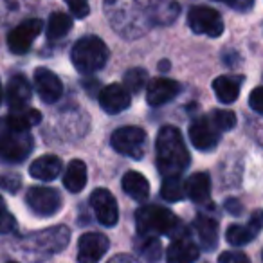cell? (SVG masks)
<instances>
[{
  "label": "cell",
  "instance_id": "8d00e7d4",
  "mask_svg": "<svg viewBox=\"0 0 263 263\" xmlns=\"http://www.w3.org/2000/svg\"><path fill=\"white\" fill-rule=\"evenodd\" d=\"M234 204H236V205H233V202H231V200H227V209H229V211L231 213H234V211H236V215H238V213H241V205H240V202H234Z\"/></svg>",
  "mask_w": 263,
  "mask_h": 263
},
{
  "label": "cell",
  "instance_id": "ffe728a7",
  "mask_svg": "<svg viewBox=\"0 0 263 263\" xmlns=\"http://www.w3.org/2000/svg\"><path fill=\"white\" fill-rule=\"evenodd\" d=\"M184 190L193 202L205 204V202H209V195H211V179L208 173H195L187 179Z\"/></svg>",
  "mask_w": 263,
  "mask_h": 263
},
{
  "label": "cell",
  "instance_id": "cb8c5ba5",
  "mask_svg": "<svg viewBox=\"0 0 263 263\" xmlns=\"http://www.w3.org/2000/svg\"><path fill=\"white\" fill-rule=\"evenodd\" d=\"M213 90H215V96L220 101L226 103V105H231L240 96V83L234 81V78L220 76L213 81Z\"/></svg>",
  "mask_w": 263,
  "mask_h": 263
},
{
  "label": "cell",
  "instance_id": "1f68e13d",
  "mask_svg": "<svg viewBox=\"0 0 263 263\" xmlns=\"http://www.w3.org/2000/svg\"><path fill=\"white\" fill-rule=\"evenodd\" d=\"M20 186H22V179L18 175H15V173H4L2 175L0 173V187L8 190L9 193H16Z\"/></svg>",
  "mask_w": 263,
  "mask_h": 263
},
{
  "label": "cell",
  "instance_id": "7c38bea8",
  "mask_svg": "<svg viewBox=\"0 0 263 263\" xmlns=\"http://www.w3.org/2000/svg\"><path fill=\"white\" fill-rule=\"evenodd\" d=\"M110 240L103 233H85L78 241V261L98 263L108 251Z\"/></svg>",
  "mask_w": 263,
  "mask_h": 263
},
{
  "label": "cell",
  "instance_id": "4fadbf2b",
  "mask_svg": "<svg viewBox=\"0 0 263 263\" xmlns=\"http://www.w3.org/2000/svg\"><path fill=\"white\" fill-rule=\"evenodd\" d=\"M34 85H36L40 99L44 103H49V105L56 103L63 94V85L60 78L52 70L44 69V67L34 70Z\"/></svg>",
  "mask_w": 263,
  "mask_h": 263
},
{
  "label": "cell",
  "instance_id": "4316f807",
  "mask_svg": "<svg viewBox=\"0 0 263 263\" xmlns=\"http://www.w3.org/2000/svg\"><path fill=\"white\" fill-rule=\"evenodd\" d=\"M137 251H139V254L150 263H155L162 256L161 241L155 236H143V240L137 241Z\"/></svg>",
  "mask_w": 263,
  "mask_h": 263
},
{
  "label": "cell",
  "instance_id": "e575fe53",
  "mask_svg": "<svg viewBox=\"0 0 263 263\" xmlns=\"http://www.w3.org/2000/svg\"><path fill=\"white\" fill-rule=\"evenodd\" d=\"M249 105L256 114H263V88L256 87L249 96Z\"/></svg>",
  "mask_w": 263,
  "mask_h": 263
},
{
  "label": "cell",
  "instance_id": "8fae6325",
  "mask_svg": "<svg viewBox=\"0 0 263 263\" xmlns=\"http://www.w3.org/2000/svg\"><path fill=\"white\" fill-rule=\"evenodd\" d=\"M190 139L197 150H215L220 139V130L213 124V121L209 117H198L190 126Z\"/></svg>",
  "mask_w": 263,
  "mask_h": 263
},
{
  "label": "cell",
  "instance_id": "d6a6232c",
  "mask_svg": "<svg viewBox=\"0 0 263 263\" xmlns=\"http://www.w3.org/2000/svg\"><path fill=\"white\" fill-rule=\"evenodd\" d=\"M67 6H69L70 13H72L76 18H85V16L90 13V6H88V0H65Z\"/></svg>",
  "mask_w": 263,
  "mask_h": 263
},
{
  "label": "cell",
  "instance_id": "836d02e7",
  "mask_svg": "<svg viewBox=\"0 0 263 263\" xmlns=\"http://www.w3.org/2000/svg\"><path fill=\"white\" fill-rule=\"evenodd\" d=\"M218 263H251L247 254L243 252H238V251H226L220 254Z\"/></svg>",
  "mask_w": 263,
  "mask_h": 263
},
{
  "label": "cell",
  "instance_id": "603a6c76",
  "mask_svg": "<svg viewBox=\"0 0 263 263\" xmlns=\"http://www.w3.org/2000/svg\"><path fill=\"white\" fill-rule=\"evenodd\" d=\"M87 184V166L80 159L70 161L67 166L65 175H63V186L70 191V193H80Z\"/></svg>",
  "mask_w": 263,
  "mask_h": 263
},
{
  "label": "cell",
  "instance_id": "f35d334b",
  "mask_svg": "<svg viewBox=\"0 0 263 263\" xmlns=\"http://www.w3.org/2000/svg\"><path fill=\"white\" fill-rule=\"evenodd\" d=\"M9 263H16V261H9Z\"/></svg>",
  "mask_w": 263,
  "mask_h": 263
},
{
  "label": "cell",
  "instance_id": "f546056e",
  "mask_svg": "<svg viewBox=\"0 0 263 263\" xmlns=\"http://www.w3.org/2000/svg\"><path fill=\"white\" fill-rule=\"evenodd\" d=\"M11 116L27 128H31L33 124H38L42 121V114L34 108H29V106L24 108V110H20V112H13Z\"/></svg>",
  "mask_w": 263,
  "mask_h": 263
},
{
  "label": "cell",
  "instance_id": "e0dca14e",
  "mask_svg": "<svg viewBox=\"0 0 263 263\" xmlns=\"http://www.w3.org/2000/svg\"><path fill=\"white\" fill-rule=\"evenodd\" d=\"M261 213L254 211L252 218L249 220V223L245 226H240V223H234V226L227 227V233H226V240L229 241L231 245L234 247H240V245H245L249 241H252L258 234L259 227H261Z\"/></svg>",
  "mask_w": 263,
  "mask_h": 263
},
{
  "label": "cell",
  "instance_id": "2e32d148",
  "mask_svg": "<svg viewBox=\"0 0 263 263\" xmlns=\"http://www.w3.org/2000/svg\"><path fill=\"white\" fill-rule=\"evenodd\" d=\"M180 87L177 81L168 80V78H157L154 80L146 88V99L152 106H161L170 103L177 94H179Z\"/></svg>",
  "mask_w": 263,
  "mask_h": 263
},
{
  "label": "cell",
  "instance_id": "4dcf8cb0",
  "mask_svg": "<svg viewBox=\"0 0 263 263\" xmlns=\"http://www.w3.org/2000/svg\"><path fill=\"white\" fill-rule=\"evenodd\" d=\"M15 227H16L15 216H13L11 213L8 211L4 200H2V197H0V234L11 233Z\"/></svg>",
  "mask_w": 263,
  "mask_h": 263
},
{
  "label": "cell",
  "instance_id": "3957f363",
  "mask_svg": "<svg viewBox=\"0 0 263 263\" xmlns=\"http://www.w3.org/2000/svg\"><path fill=\"white\" fill-rule=\"evenodd\" d=\"M108 47L98 36H83L74 44L70 58L81 74H94L108 62Z\"/></svg>",
  "mask_w": 263,
  "mask_h": 263
},
{
  "label": "cell",
  "instance_id": "52a82bcc",
  "mask_svg": "<svg viewBox=\"0 0 263 263\" xmlns=\"http://www.w3.org/2000/svg\"><path fill=\"white\" fill-rule=\"evenodd\" d=\"M187 24L191 31L197 34H205V36L216 38L222 34L223 22L222 16L216 9L208 8V6H195L187 13Z\"/></svg>",
  "mask_w": 263,
  "mask_h": 263
},
{
  "label": "cell",
  "instance_id": "ac0fdd59",
  "mask_svg": "<svg viewBox=\"0 0 263 263\" xmlns=\"http://www.w3.org/2000/svg\"><path fill=\"white\" fill-rule=\"evenodd\" d=\"M198 254H200V251L197 245L182 234L170 243L168 251H166V259H168V263H193L197 261Z\"/></svg>",
  "mask_w": 263,
  "mask_h": 263
},
{
  "label": "cell",
  "instance_id": "7a4b0ae2",
  "mask_svg": "<svg viewBox=\"0 0 263 263\" xmlns=\"http://www.w3.org/2000/svg\"><path fill=\"white\" fill-rule=\"evenodd\" d=\"M33 150L29 128L13 116L0 119V157L9 162H22Z\"/></svg>",
  "mask_w": 263,
  "mask_h": 263
},
{
  "label": "cell",
  "instance_id": "f1b7e54d",
  "mask_svg": "<svg viewBox=\"0 0 263 263\" xmlns=\"http://www.w3.org/2000/svg\"><path fill=\"white\" fill-rule=\"evenodd\" d=\"M209 119L213 121V124H215L220 132L231 130V128H234V124H236V116H234V112H231V110H213Z\"/></svg>",
  "mask_w": 263,
  "mask_h": 263
},
{
  "label": "cell",
  "instance_id": "74e56055",
  "mask_svg": "<svg viewBox=\"0 0 263 263\" xmlns=\"http://www.w3.org/2000/svg\"><path fill=\"white\" fill-rule=\"evenodd\" d=\"M0 103H2V83H0Z\"/></svg>",
  "mask_w": 263,
  "mask_h": 263
},
{
  "label": "cell",
  "instance_id": "ba28073f",
  "mask_svg": "<svg viewBox=\"0 0 263 263\" xmlns=\"http://www.w3.org/2000/svg\"><path fill=\"white\" fill-rule=\"evenodd\" d=\"M29 208L40 216H52L62 208V195L47 186H33L26 195Z\"/></svg>",
  "mask_w": 263,
  "mask_h": 263
},
{
  "label": "cell",
  "instance_id": "9c48e42d",
  "mask_svg": "<svg viewBox=\"0 0 263 263\" xmlns=\"http://www.w3.org/2000/svg\"><path fill=\"white\" fill-rule=\"evenodd\" d=\"M42 27H44V22L38 18H29L20 26H16L8 34L9 51L15 52V54H26L33 45V42L36 40V36L40 34Z\"/></svg>",
  "mask_w": 263,
  "mask_h": 263
},
{
  "label": "cell",
  "instance_id": "277c9868",
  "mask_svg": "<svg viewBox=\"0 0 263 263\" xmlns=\"http://www.w3.org/2000/svg\"><path fill=\"white\" fill-rule=\"evenodd\" d=\"M137 233L141 236L172 234L180 226L179 218L170 209L161 205H143L136 213Z\"/></svg>",
  "mask_w": 263,
  "mask_h": 263
},
{
  "label": "cell",
  "instance_id": "d4e9b609",
  "mask_svg": "<svg viewBox=\"0 0 263 263\" xmlns=\"http://www.w3.org/2000/svg\"><path fill=\"white\" fill-rule=\"evenodd\" d=\"M72 27V18L65 13H52L47 24V38L51 42L62 40L63 36H67Z\"/></svg>",
  "mask_w": 263,
  "mask_h": 263
},
{
  "label": "cell",
  "instance_id": "d590c367",
  "mask_svg": "<svg viewBox=\"0 0 263 263\" xmlns=\"http://www.w3.org/2000/svg\"><path fill=\"white\" fill-rule=\"evenodd\" d=\"M216 2H223L226 6H229L231 9H236V11H251L254 0H216Z\"/></svg>",
  "mask_w": 263,
  "mask_h": 263
},
{
  "label": "cell",
  "instance_id": "5b68a950",
  "mask_svg": "<svg viewBox=\"0 0 263 263\" xmlns=\"http://www.w3.org/2000/svg\"><path fill=\"white\" fill-rule=\"evenodd\" d=\"M110 144L117 154L139 161L144 157V152H146V134L143 128L123 126L112 134Z\"/></svg>",
  "mask_w": 263,
  "mask_h": 263
},
{
  "label": "cell",
  "instance_id": "6da1fadb",
  "mask_svg": "<svg viewBox=\"0 0 263 263\" xmlns=\"http://www.w3.org/2000/svg\"><path fill=\"white\" fill-rule=\"evenodd\" d=\"M155 152H157V168L164 177L180 175L190 166V152L182 139V134L175 126L161 128Z\"/></svg>",
  "mask_w": 263,
  "mask_h": 263
},
{
  "label": "cell",
  "instance_id": "484cf974",
  "mask_svg": "<svg viewBox=\"0 0 263 263\" xmlns=\"http://www.w3.org/2000/svg\"><path fill=\"white\" fill-rule=\"evenodd\" d=\"M161 197L168 202H177L182 200L186 197V190H184V182L180 179V175L173 177H164L161 186Z\"/></svg>",
  "mask_w": 263,
  "mask_h": 263
},
{
  "label": "cell",
  "instance_id": "30bf717a",
  "mask_svg": "<svg viewBox=\"0 0 263 263\" xmlns=\"http://www.w3.org/2000/svg\"><path fill=\"white\" fill-rule=\"evenodd\" d=\"M90 205L94 209V215L98 222L105 227H112L119 220V209L114 195L105 187H98L90 195Z\"/></svg>",
  "mask_w": 263,
  "mask_h": 263
},
{
  "label": "cell",
  "instance_id": "8992f818",
  "mask_svg": "<svg viewBox=\"0 0 263 263\" xmlns=\"http://www.w3.org/2000/svg\"><path fill=\"white\" fill-rule=\"evenodd\" d=\"M70 240V231L65 226H56L49 227V229L38 231L36 234H31L27 241L31 243L33 252H40V254H56V252L63 251Z\"/></svg>",
  "mask_w": 263,
  "mask_h": 263
},
{
  "label": "cell",
  "instance_id": "5bb4252c",
  "mask_svg": "<svg viewBox=\"0 0 263 263\" xmlns=\"http://www.w3.org/2000/svg\"><path fill=\"white\" fill-rule=\"evenodd\" d=\"M31 94H33V88H31V83L26 80L24 76L16 74L9 80L8 87H6V99H8L9 110L13 112H20V110L27 108V103L31 99Z\"/></svg>",
  "mask_w": 263,
  "mask_h": 263
},
{
  "label": "cell",
  "instance_id": "44dd1931",
  "mask_svg": "<svg viewBox=\"0 0 263 263\" xmlns=\"http://www.w3.org/2000/svg\"><path fill=\"white\" fill-rule=\"evenodd\" d=\"M123 190L128 197L137 202H144L150 197V184H148L146 177L141 175L139 172H128L123 177Z\"/></svg>",
  "mask_w": 263,
  "mask_h": 263
},
{
  "label": "cell",
  "instance_id": "83f0119b",
  "mask_svg": "<svg viewBox=\"0 0 263 263\" xmlns=\"http://www.w3.org/2000/svg\"><path fill=\"white\" fill-rule=\"evenodd\" d=\"M148 74L144 69L136 67V69H130L124 74V88H126L128 94H137L146 87Z\"/></svg>",
  "mask_w": 263,
  "mask_h": 263
},
{
  "label": "cell",
  "instance_id": "d6986e66",
  "mask_svg": "<svg viewBox=\"0 0 263 263\" xmlns=\"http://www.w3.org/2000/svg\"><path fill=\"white\" fill-rule=\"evenodd\" d=\"M29 173L38 180H54L62 173V161L56 155H42L29 166Z\"/></svg>",
  "mask_w": 263,
  "mask_h": 263
},
{
  "label": "cell",
  "instance_id": "9a60e30c",
  "mask_svg": "<svg viewBox=\"0 0 263 263\" xmlns=\"http://www.w3.org/2000/svg\"><path fill=\"white\" fill-rule=\"evenodd\" d=\"M99 105L106 114H119L130 106V94L119 83L106 85L99 92Z\"/></svg>",
  "mask_w": 263,
  "mask_h": 263
},
{
  "label": "cell",
  "instance_id": "7402d4cb",
  "mask_svg": "<svg viewBox=\"0 0 263 263\" xmlns=\"http://www.w3.org/2000/svg\"><path fill=\"white\" fill-rule=\"evenodd\" d=\"M195 229L200 238L202 247L213 251L216 247V241H218V222L208 215H200L195 220Z\"/></svg>",
  "mask_w": 263,
  "mask_h": 263
}]
</instances>
